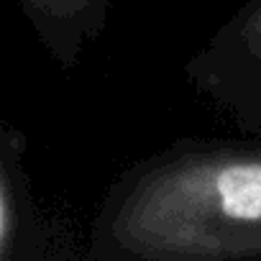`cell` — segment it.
I'll return each instance as SVG.
<instances>
[{
	"label": "cell",
	"mask_w": 261,
	"mask_h": 261,
	"mask_svg": "<svg viewBox=\"0 0 261 261\" xmlns=\"http://www.w3.org/2000/svg\"><path fill=\"white\" fill-rule=\"evenodd\" d=\"M85 261H261V139H179L123 169Z\"/></svg>",
	"instance_id": "cell-1"
},
{
	"label": "cell",
	"mask_w": 261,
	"mask_h": 261,
	"mask_svg": "<svg viewBox=\"0 0 261 261\" xmlns=\"http://www.w3.org/2000/svg\"><path fill=\"white\" fill-rule=\"evenodd\" d=\"M190 80L241 136L261 139V16L230 29L195 59Z\"/></svg>",
	"instance_id": "cell-2"
}]
</instances>
